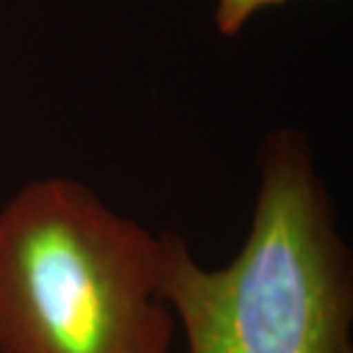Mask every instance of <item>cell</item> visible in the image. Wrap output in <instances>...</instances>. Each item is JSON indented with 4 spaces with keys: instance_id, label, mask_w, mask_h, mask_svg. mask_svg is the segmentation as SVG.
Listing matches in <instances>:
<instances>
[{
    "instance_id": "cell-3",
    "label": "cell",
    "mask_w": 353,
    "mask_h": 353,
    "mask_svg": "<svg viewBox=\"0 0 353 353\" xmlns=\"http://www.w3.org/2000/svg\"><path fill=\"white\" fill-rule=\"evenodd\" d=\"M285 3L287 0H214V26L223 37H236L255 14Z\"/></svg>"
},
{
    "instance_id": "cell-1",
    "label": "cell",
    "mask_w": 353,
    "mask_h": 353,
    "mask_svg": "<svg viewBox=\"0 0 353 353\" xmlns=\"http://www.w3.org/2000/svg\"><path fill=\"white\" fill-rule=\"evenodd\" d=\"M248 236L204 268L163 232L161 292L188 353H351L353 262L305 133L275 129L257 152Z\"/></svg>"
},
{
    "instance_id": "cell-2",
    "label": "cell",
    "mask_w": 353,
    "mask_h": 353,
    "mask_svg": "<svg viewBox=\"0 0 353 353\" xmlns=\"http://www.w3.org/2000/svg\"><path fill=\"white\" fill-rule=\"evenodd\" d=\"M161 252L88 183H23L0 207V353H170Z\"/></svg>"
}]
</instances>
